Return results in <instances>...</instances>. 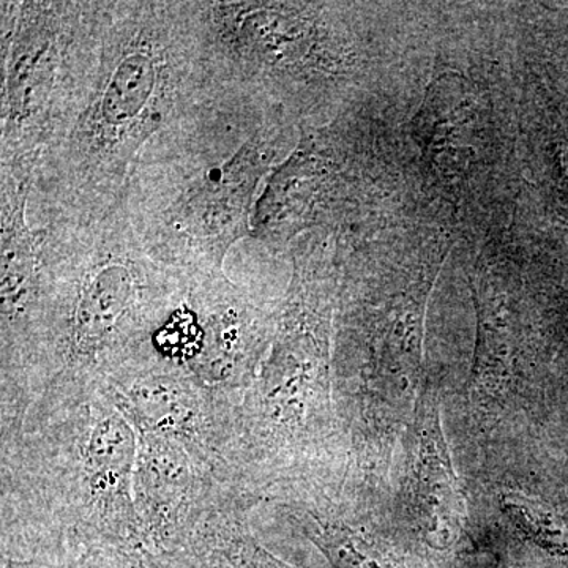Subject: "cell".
Returning <instances> with one entry per match:
<instances>
[{
    "label": "cell",
    "instance_id": "cell-1",
    "mask_svg": "<svg viewBox=\"0 0 568 568\" xmlns=\"http://www.w3.org/2000/svg\"><path fill=\"white\" fill-rule=\"evenodd\" d=\"M189 0H89L36 190L48 222L114 212L141 152L215 82Z\"/></svg>",
    "mask_w": 568,
    "mask_h": 568
},
{
    "label": "cell",
    "instance_id": "cell-2",
    "mask_svg": "<svg viewBox=\"0 0 568 568\" xmlns=\"http://www.w3.org/2000/svg\"><path fill=\"white\" fill-rule=\"evenodd\" d=\"M284 145L278 104L215 80L145 145L121 207L159 263L189 278L219 274L230 250L252 235L254 205Z\"/></svg>",
    "mask_w": 568,
    "mask_h": 568
},
{
    "label": "cell",
    "instance_id": "cell-3",
    "mask_svg": "<svg viewBox=\"0 0 568 568\" xmlns=\"http://www.w3.org/2000/svg\"><path fill=\"white\" fill-rule=\"evenodd\" d=\"M138 435L103 387L47 392L0 437L2 556H88L142 545Z\"/></svg>",
    "mask_w": 568,
    "mask_h": 568
},
{
    "label": "cell",
    "instance_id": "cell-4",
    "mask_svg": "<svg viewBox=\"0 0 568 568\" xmlns=\"http://www.w3.org/2000/svg\"><path fill=\"white\" fill-rule=\"evenodd\" d=\"M41 242L40 396L106 386L153 357V335L185 297L190 278L145 250L121 205L97 222H48Z\"/></svg>",
    "mask_w": 568,
    "mask_h": 568
},
{
    "label": "cell",
    "instance_id": "cell-5",
    "mask_svg": "<svg viewBox=\"0 0 568 568\" xmlns=\"http://www.w3.org/2000/svg\"><path fill=\"white\" fill-rule=\"evenodd\" d=\"M331 280L295 267L260 369L231 418L226 463L234 487L256 500L325 480L343 450L328 346Z\"/></svg>",
    "mask_w": 568,
    "mask_h": 568
},
{
    "label": "cell",
    "instance_id": "cell-6",
    "mask_svg": "<svg viewBox=\"0 0 568 568\" xmlns=\"http://www.w3.org/2000/svg\"><path fill=\"white\" fill-rule=\"evenodd\" d=\"M205 63L216 80L278 104L328 85L347 69L345 40L323 3L189 0Z\"/></svg>",
    "mask_w": 568,
    "mask_h": 568
},
{
    "label": "cell",
    "instance_id": "cell-7",
    "mask_svg": "<svg viewBox=\"0 0 568 568\" xmlns=\"http://www.w3.org/2000/svg\"><path fill=\"white\" fill-rule=\"evenodd\" d=\"M84 10L80 0L0 3V171L37 175Z\"/></svg>",
    "mask_w": 568,
    "mask_h": 568
},
{
    "label": "cell",
    "instance_id": "cell-8",
    "mask_svg": "<svg viewBox=\"0 0 568 568\" xmlns=\"http://www.w3.org/2000/svg\"><path fill=\"white\" fill-rule=\"evenodd\" d=\"M33 190V175L0 171V437L17 433L39 399L47 271L41 230L28 220Z\"/></svg>",
    "mask_w": 568,
    "mask_h": 568
},
{
    "label": "cell",
    "instance_id": "cell-9",
    "mask_svg": "<svg viewBox=\"0 0 568 568\" xmlns=\"http://www.w3.org/2000/svg\"><path fill=\"white\" fill-rule=\"evenodd\" d=\"M103 388L136 433L182 444L220 481L237 489L226 463L235 399L215 394L189 369L156 355L112 377Z\"/></svg>",
    "mask_w": 568,
    "mask_h": 568
},
{
    "label": "cell",
    "instance_id": "cell-10",
    "mask_svg": "<svg viewBox=\"0 0 568 568\" xmlns=\"http://www.w3.org/2000/svg\"><path fill=\"white\" fill-rule=\"evenodd\" d=\"M136 435L134 507L142 545L151 551H181L216 508L235 496H248L220 481L182 444Z\"/></svg>",
    "mask_w": 568,
    "mask_h": 568
},
{
    "label": "cell",
    "instance_id": "cell-11",
    "mask_svg": "<svg viewBox=\"0 0 568 568\" xmlns=\"http://www.w3.org/2000/svg\"><path fill=\"white\" fill-rule=\"evenodd\" d=\"M189 298L203 328L189 372L215 394L237 402L271 345L278 305L257 301L224 272L190 278Z\"/></svg>",
    "mask_w": 568,
    "mask_h": 568
},
{
    "label": "cell",
    "instance_id": "cell-12",
    "mask_svg": "<svg viewBox=\"0 0 568 568\" xmlns=\"http://www.w3.org/2000/svg\"><path fill=\"white\" fill-rule=\"evenodd\" d=\"M342 200V168L316 134L301 142L265 181L252 219V235L272 244L290 237Z\"/></svg>",
    "mask_w": 568,
    "mask_h": 568
},
{
    "label": "cell",
    "instance_id": "cell-13",
    "mask_svg": "<svg viewBox=\"0 0 568 568\" xmlns=\"http://www.w3.org/2000/svg\"><path fill=\"white\" fill-rule=\"evenodd\" d=\"M416 414L414 506L425 532L435 537L436 547H448L462 530L463 500L432 392H422Z\"/></svg>",
    "mask_w": 568,
    "mask_h": 568
},
{
    "label": "cell",
    "instance_id": "cell-14",
    "mask_svg": "<svg viewBox=\"0 0 568 568\" xmlns=\"http://www.w3.org/2000/svg\"><path fill=\"white\" fill-rule=\"evenodd\" d=\"M252 507L226 508L204 530L203 551L215 568H295L272 555L250 529Z\"/></svg>",
    "mask_w": 568,
    "mask_h": 568
},
{
    "label": "cell",
    "instance_id": "cell-15",
    "mask_svg": "<svg viewBox=\"0 0 568 568\" xmlns=\"http://www.w3.org/2000/svg\"><path fill=\"white\" fill-rule=\"evenodd\" d=\"M508 517L525 532L526 537L551 551H568L566 532L559 528L549 511L532 500L511 495L504 499Z\"/></svg>",
    "mask_w": 568,
    "mask_h": 568
},
{
    "label": "cell",
    "instance_id": "cell-16",
    "mask_svg": "<svg viewBox=\"0 0 568 568\" xmlns=\"http://www.w3.org/2000/svg\"><path fill=\"white\" fill-rule=\"evenodd\" d=\"M2 568H93L85 558H7Z\"/></svg>",
    "mask_w": 568,
    "mask_h": 568
}]
</instances>
